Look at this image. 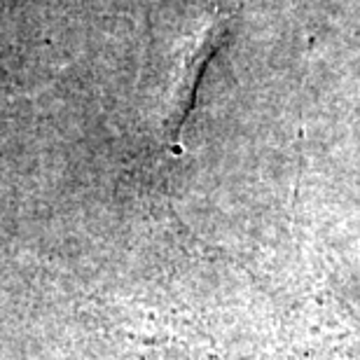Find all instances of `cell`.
<instances>
[]
</instances>
